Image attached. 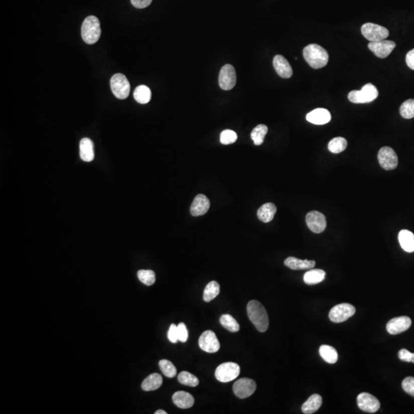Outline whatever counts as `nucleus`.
I'll use <instances>...</instances> for the list:
<instances>
[{
	"instance_id": "1",
	"label": "nucleus",
	"mask_w": 414,
	"mask_h": 414,
	"mask_svg": "<svg viewBox=\"0 0 414 414\" xmlns=\"http://www.w3.org/2000/svg\"><path fill=\"white\" fill-rule=\"evenodd\" d=\"M248 319L260 332L267 331L269 325L268 313L264 306L256 300H252L247 305Z\"/></svg>"
},
{
	"instance_id": "2",
	"label": "nucleus",
	"mask_w": 414,
	"mask_h": 414,
	"mask_svg": "<svg viewBox=\"0 0 414 414\" xmlns=\"http://www.w3.org/2000/svg\"><path fill=\"white\" fill-rule=\"evenodd\" d=\"M304 59L315 69L326 66L329 59L328 52L319 45L311 44L303 50Z\"/></svg>"
},
{
	"instance_id": "3",
	"label": "nucleus",
	"mask_w": 414,
	"mask_h": 414,
	"mask_svg": "<svg viewBox=\"0 0 414 414\" xmlns=\"http://www.w3.org/2000/svg\"><path fill=\"white\" fill-rule=\"evenodd\" d=\"M101 34L99 20L94 16L87 17L81 26V36L85 43L88 45L94 44L99 40Z\"/></svg>"
},
{
	"instance_id": "4",
	"label": "nucleus",
	"mask_w": 414,
	"mask_h": 414,
	"mask_svg": "<svg viewBox=\"0 0 414 414\" xmlns=\"http://www.w3.org/2000/svg\"><path fill=\"white\" fill-rule=\"evenodd\" d=\"M378 94L377 88L368 83L361 88V91H351L348 94V99L354 104H365L374 101Z\"/></svg>"
},
{
	"instance_id": "5",
	"label": "nucleus",
	"mask_w": 414,
	"mask_h": 414,
	"mask_svg": "<svg viewBox=\"0 0 414 414\" xmlns=\"http://www.w3.org/2000/svg\"><path fill=\"white\" fill-rule=\"evenodd\" d=\"M110 88L114 95L119 99H125L129 96L130 85L125 75L116 74L110 79Z\"/></svg>"
},
{
	"instance_id": "6",
	"label": "nucleus",
	"mask_w": 414,
	"mask_h": 414,
	"mask_svg": "<svg viewBox=\"0 0 414 414\" xmlns=\"http://www.w3.org/2000/svg\"><path fill=\"white\" fill-rule=\"evenodd\" d=\"M240 373L239 364L233 362H226L218 366L215 371L216 378L219 381L226 383L237 378Z\"/></svg>"
},
{
	"instance_id": "7",
	"label": "nucleus",
	"mask_w": 414,
	"mask_h": 414,
	"mask_svg": "<svg viewBox=\"0 0 414 414\" xmlns=\"http://www.w3.org/2000/svg\"><path fill=\"white\" fill-rule=\"evenodd\" d=\"M355 312V308L351 304H339L330 311L329 319L331 322L335 323H341L349 319Z\"/></svg>"
},
{
	"instance_id": "8",
	"label": "nucleus",
	"mask_w": 414,
	"mask_h": 414,
	"mask_svg": "<svg viewBox=\"0 0 414 414\" xmlns=\"http://www.w3.org/2000/svg\"><path fill=\"white\" fill-rule=\"evenodd\" d=\"M361 33L370 42L383 40L389 36L387 29L383 26L370 23L363 25L361 27Z\"/></svg>"
},
{
	"instance_id": "9",
	"label": "nucleus",
	"mask_w": 414,
	"mask_h": 414,
	"mask_svg": "<svg viewBox=\"0 0 414 414\" xmlns=\"http://www.w3.org/2000/svg\"><path fill=\"white\" fill-rule=\"evenodd\" d=\"M379 164L386 171L394 170L398 165V157L395 151L389 147H383L379 151Z\"/></svg>"
},
{
	"instance_id": "10",
	"label": "nucleus",
	"mask_w": 414,
	"mask_h": 414,
	"mask_svg": "<svg viewBox=\"0 0 414 414\" xmlns=\"http://www.w3.org/2000/svg\"><path fill=\"white\" fill-rule=\"evenodd\" d=\"M236 73L232 65H225L221 68L219 76V85L225 91L232 89L236 85Z\"/></svg>"
},
{
	"instance_id": "11",
	"label": "nucleus",
	"mask_w": 414,
	"mask_h": 414,
	"mask_svg": "<svg viewBox=\"0 0 414 414\" xmlns=\"http://www.w3.org/2000/svg\"><path fill=\"white\" fill-rule=\"evenodd\" d=\"M232 390L237 397L245 399L253 394L256 390V383L252 379L241 378L235 382Z\"/></svg>"
},
{
	"instance_id": "12",
	"label": "nucleus",
	"mask_w": 414,
	"mask_h": 414,
	"mask_svg": "<svg viewBox=\"0 0 414 414\" xmlns=\"http://www.w3.org/2000/svg\"><path fill=\"white\" fill-rule=\"evenodd\" d=\"M199 346L206 352L216 353L220 348V344L213 331H205L199 338Z\"/></svg>"
},
{
	"instance_id": "13",
	"label": "nucleus",
	"mask_w": 414,
	"mask_h": 414,
	"mask_svg": "<svg viewBox=\"0 0 414 414\" xmlns=\"http://www.w3.org/2000/svg\"><path fill=\"white\" fill-rule=\"evenodd\" d=\"M396 47V43L393 41L380 40L376 42H370L368 48L377 57L385 59L387 57L392 51Z\"/></svg>"
},
{
	"instance_id": "14",
	"label": "nucleus",
	"mask_w": 414,
	"mask_h": 414,
	"mask_svg": "<svg viewBox=\"0 0 414 414\" xmlns=\"http://www.w3.org/2000/svg\"><path fill=\"white\" fill-rule=\"evenodd\" d=\"M357 406L361 410L369 413H374L380 407L378 399L369 393H361L357 396Z\"/></svg>"
},
{
	"instance_id": "15",
	"label": "nucleus",
	"mask_w": 414,
	"mask_h": 414,
	"mask_svg": "<svg viewBox=\"0 0 414 414\" xmlns=\"http://www.w3.org/2000/svg\"><path fill=\"white\" fill-rule=\"evenodd\" d=\"M306 221L309 229L315 233H321L326 229V217L320 212H309L306 216Z\"/></svg>"
},
{
	"instance_id": "16",
	"label": "nucleus",
	"mask_w": 414,
	"mask_h": 414,
	"mask_svg": "<svg viewBox=\"0 0 414 414\" xmlns=\"http://www.w3.org/2000/svg\"><path fill=\"white\" fill-rule=\"evenodd\" d=\"M412 321L407 316L397 317L389 321L386 325V331L390 335H399L410 328Z\"/></svg>"
},
{
	"instance_id": "17",
	"label": "nucleus",
	"mask_w": 414,
	"mask_h": 414,
	"mask_svg": "<svg viewBox=\"0 0 414 414\" xmlns=\"http://www.w3.org/2000/svg\"><path fill=\"white\" fill-rule=\"evenodd\" d=\"M210 206L209 199L203 194H198L192 203L190 213L193 216H203L208 212Z\"/></svg>"
},
{
	"instance_id": "18",
	"label": "nucleus",
	"mask_w": 414,
	"mask_h": 414,
	"mask_svg": "<svg viewBox=\"0 0 414 414\" xmlns=\"http://www.w3.org/2000/svg\"><path fill=\"white\" fill-rule=\"evenodd\" d=\"M273 66L276 72L283 78H291L293 75V68L286 58L283 55H277L273 59Z\"/></svg>"
},
{
	"instance_id": "19",
	"label": "nucleus",
	"mask_w": 414,
	"mask_h": 414,
	"mask_svg": "<svg viewBox=\"0 0 414 414\" xmlns=\"http://www.w3.org/2000/svg\"><path fill=\"white\" fill-rule=\"evenodd\" d=\"M306 119L308 121L314 124L322 125L331 120V115L327 109L317 108L309 112L306 116Z\"/></svg>"
},
{
	"instance_id": "20",
	"label": "nucleus",
	"mask_w": 414,
	"mask_h": 414,
	"mask_svg": "<svg viewBox=\"0 0 414 414\" xmlns=\"http://www.w3.org/2000/svg\"><path fill=\"white\" fill-rule=\"evenodd\" d=\"M284 264L288 268L293 270L311 269L315 266L314 260H302L296 257H289L285 260Z\"/></svg>"
},
{
	"instance_id": "21",
	"label": "nucleus",
	"mask_w": 414,
	"mask_h": 414,
	"mask_svg": "<svg viewBox=\"0 0 414 414\" xmlns=\"http://www.w3.org/2000/svg\"><path fill=\"white\" fill-rule=\"evenodd\" d=\"M173 402L181 409H188L194 404V397L185 391H177L173 395Z\"/></svg>"
},
{
	"instance_id": "22",
	"label": "nucleus",
	"mask_w": 414,
	"mask_h": 414,
	"mask_svg": "<svg viewBox=\"0 0 414 414\" xmlns=\"http://www.w3.org/2000/svg\"><path fill=\"white\" fill-rule=\"evenodd\" d=\"M80 157L85 162H91L94 160V144L89 138L81 139L80 142Z\"/></svg>"
},
{
	"instance_id": "23",
	"label": "nucleus",
	"mask_w": 414,
	"mask_h": 414,
	"mask_svg": "<svg viewBox=\"0 0 414 414\" xmlns=\"http://www.w3.org/2000/svg\"><path fill=\"white\" fill-rule=\"evenodd\" d=\"M399 245L406 252H414V234L407 229H402L398 235Z\"/></svg>"
},
{
	"instance_id": "24",
	"label": "nucleus",
	"mask_w": 414,
	"mask_h": 414,
	"mask_svg": "<svg viewBox=\"0 0 414 414\" xmlns=\"http://www.w3.org/2000/svg\"><path fill=\"white\" fill-rule=\"evenodd\" d=\"M276 211H277V208L274 203H267L262 205L258 209L257 211V216L261 222L265 223H269L274 218Z\"/></svg>"
},
{
	"instance_id": "25",
	"label": "nucleus",
	"mask_w": 414,
	"mask_h": 414,
	"mask_svg": "<svg viewBox=\"0 0 414 414\" xmlns=\"http://www.w3.org/2000/svg\"><path fill=\"white\" fill-rule=\"evenodd\" d=\"M322 404V397L321 395L312 394L309 399L303 403L302 410L304 413L312 414L316 412Z\"/></svg>"
},
{
	"instance_id": "26",
	"label": "nucleus",
	"mask_w": 414,
	"mask_h": 414,
	"mask_svg": "<svg viewBox=\"0 0 414 414\" xmlns=\"http://www.w3.org/2000/svg\"><path fill=\"white\" fill-rule=\"evenodd\" d=\"M163 383V378L161 374H150L147 378L142 382V387L145 391H152V390H158L161 387Z\"/></svg>"
},
{
	"instance_id": "27",
	"label": "nucleus",
	"mask_w": 414,
	"mask_h": 414,
	"mask_svg": "<svg viewBox=\"0 0 414 414\" xmlns=\"http://www.w3.org/2000/svg\"><path fill=\"white\" fill-rule=\"evenodd\" d=\"M326 273L322 269H311L304 275V282L309 286L319 284L325 279Z\"/></svg>"
},
{
	"instance_id": "28",
	"label": "nucleus",
	"mask_w": 414,
	"mask_h": 414,
	"mask_svg": "<svg viewBox=\"0 0 414 414\" xmlns=\"http://www.w3.org/2000/svg\"><path fill=\"white\" fill-rule=\"evenodd\" d=\"M319 354L323 358L324 361L328 364H335L338 361V354L336 349L330 345L324 344L319 348Z\"/></svg>"
},
{
	"instance_id": "29",
	"label": "nucleus",
	"mask_w": 414,
	"mask_h": 414,
	"mask_svg": "<svg viewBox=\"0 0 414 414\" xmlns=\"http://www.w3.org/2000/svg\"><path fill=\"white\" fill-rule=\"evenodd\" d=\"M133 98L140 104H148L151 99V91L146 85H140L133 92Z\"/></svg>"
},
{
	"instance_id": "30",
	"label": "nucleus",
	"mask_w": 414,
	"mask_h": 414,
	"mask_svg": "<svg viewBox=\"0 0 414 414\" xmlns=\"http://www.w3.org/2000/svg\"><path fill=\"white\" fill-rule=\"evenodd\" d=\"M220 292V286L219 283L216 281H212L205 288L203 292V300L206 302H210L213 301L215 298L217 297Z\"/></svg>"
},
{
	"instance_id": "31",
	"label": "nucleus",
	"mask_w": 414,
	"mask_h": 414,
	"mask_svg": "<svg viewBox=\"0 0 414 414\" xmlns=\"http://www.w3.org/2000/svg\"><path fill=\"white\" fill-rule=\"evenodd\" d=\"M268 127L265 124H258L252 130L251 138L253 141L254 145L259 146L264 142V138L268 133Z\"/></svg>"
},
{
	"instance_id": "32",
	"label": "nucleus",
	"mask_w": 414,
	"mask_h": 414,
	"mask_svg": "<svg viewBox=\"0 0 414 414\" xmlns=\"http://www.w3.org/2000/svg\"><path fill=\"white\" fill-rule=\"evenodd\" d=\"M348 147V142L346 139L341 136L335 137L328 144V150L331 153L339 154L345 151Z\"/></svg>"
},
{
	"instance_id": "33",
	"label": "nucleus",
	"mask_w": 414,
	"mask_h": 414,
	"mask_svg": "<svg viewBox=\"0 0 414 414\" xmlns=\"http://www.w3.org/2000/svg\"><path fill=\"white\" fill-rule=\"evenodd\" d=\"M219 322H220L222 326L224 327L226 330L231 331V332H237L240 328L237 321L229 314L222 315L220 317V319H219Z\"/></svg>"
},
{
	"instance_id": "34",
	"label": "nucleus",
	"mask_w": 414,
	"mask_h": 414,
	"mask_svg": "<svg viewBox=\"0 0 414 414\" xmlns=\"http://www.w3.org/2000/svg\"><path fill=\"white\" fill-rule=\"evenodd\" d=\"M159 367L163 374L167 377L173 378L177 375V368L171 361L168 360H161L159 362Z\"/></svg>"
},
{
	"instance_id": "35",
	"label": "nucleus",
	"mask_w": 414,
	"mask_h": 414,
	"mask_svg": "<svg viewBox=\"0 0 414 414\" xmlns=\"http://www.w3.org/2000/svg\"><path fill=\"white\" fill-rule=\"evenodd\" d=\"M137 277L142 283L148 286L155 284L156 281V275L152 270H139Z\"/></svg>"
},
{
	"instance_id": "36",
	"label": "nucleus",
	"mask_w": 414,
	"mask_h": 414,
	"mask_svg": "<svg viewBox=\"0 0 414 414\" xmlns=\"http://www.w3.org/2000/svg\"><path fill=\"white\" fill-rule=\"evenodd\" d=\"M399 113L405 119L414 117V99L406 100L399 107Z\"/></svg>"
},
{
	"instance_id": "37",
	"label": "nucleus",
	"mask_w": 414,
	"mask_h": 414,
	"mask_svg": "<svg viewBox=\"0 0 414 414\" xmlns=\"http://www.w3.org/2000/svg\"><path fill=\"white\" fill-rule=\"evenodd\" d=\"M178 380L182 384L189 386H197L199 384V380L195 375L187 371H182L178 375Z\"/></svg>"
},
{
	"instance_id": "38",
	"label": "nucleus",
	"mask_w": 414,
	"mask_h": 414,
	"mask_svg": "<svg viewBox=\"0 0 414 414\" xmlns=\"http://www.w3.org/2000/svg\"><path fill=\"white\" fill-rule=\"evenodd\" d=\"M237 137L236 132L232 130H225L221 133L220 142L225 145H231L236 142Z\"/></svg>"
},
{
	"instance_id": "39",
	"label": "nucleus",
	"mask_w": 414,
	"mask_h": 414,
	"mask_svg": "<svg viewBox=\"0 0 414 414\" xmlns=\"http://www.w3.org/2000/svg\"><path fill=\"white\" fill-rule=\"evenodd\" d=\"M402 387L406 393L414 396V377H406L402 382Z\"/></svg>"
},
{
	"instance_id": "40",
	"label": "nucleus",
	"mask_w": 414,
	"mask_h": 414,
	"mask_svg": "<svg viewBox=\"0 0 414 414\" xmlns=\"http://www.w3.org/2000/svg\"><path fill=\"white\" fill-rule=\"evenodd\" d=\"M177 333H178V340L181 342H186L188 339V331H187L185 324L183 322L177 325Z\"/></svg>"
},
{
	"instance_id": "41",
	"label": "nucleus",
	"mask_w": 414,
	"mask_h": 414,
	"mask_svg": "<svg viewBox=\"0 0 414 414\" xmlns=\"http://www.w3.org/2000/svg\"><path fill=\"white\" fill-rule=\"evenodd\" d=\"M398 357L400 361L414 363V353L409 352L408 350H400L398 353Z\"/></svg>"
},
{
	"instance_id": "42",
	"label": "nucleus",
	"mask_w": 414,
	"mask_h": 414,
	"mask_svg": "<svg viewBox=\"0 0 414 414\" xmlns=\"http://www.w3.org/2000/svg\"><path fill=\"white\" fill-rule=\"evenodd\" d=\"M168 339L171 342L175 343L177 342L178 340V333H177V325H176L175 324H172L170 327L169 331H168Z\"/></svg>"
},
{
	"instance_id": "43",
	"label": "nucleus",
	"mask_w": 414,
	"mask_h": 414,
	"mask_svg": "<svg viewBox=\"0 0 414 414\" xmlns=\"http://www.w3.org/2000/svg\"><path fill=\"white\" fill-rule=\"evenodd\" d=\"M152 0H131L133 7L137 9H144L151 5Z\"/></svg>"
},
{
	"instance_id": "44",
	"label": "nucleus",
	"mask_w": 414,
	"mask_h": 414,
	"mask_svg": "<svg viewBox=\"0 0 414 414\" xmlns=\"http://www.w3.org/2000/svg\"><path fill=\"white\" fill-rule=\"evenodd\" d=\"M406 62L407 66L412 70H414V49L406 54Z\"/></svg>"
},
{
	"instance_id": "45",
	"label": "nucleus",
	"mask_w": 414,
	"mask_h": 414,
	"mask_svg": "<svg viewBox=\"0 0 414 414\" xmlns=\"http://www.w3.org/2000/svg\"><path fill=\"white\" fill-rule=\"evenodd\" d=\"M168 412H166V411L163 410V409H158L155 412V414H167Z\"/></svg>"
}]
</instances>
